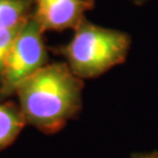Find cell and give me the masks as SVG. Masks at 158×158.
Returning <instances> with one entry per match:
<instances>
[{
    "mask_svg": "<svg viewBox=\"0 0 158 158\" xmlns=\"http://www.w3.org/2000/svg\"><path fill=\"white\" fill-rule=\"evenodd\" d=\"M83 82L66 62L47 63L17 89L27 124L52 135L76 118L82 109Z\"/></svg>",
    "mask_w": 158,
    "mask_h": 158,
    "instance_id": "cell-1",
    "label": "cell"
},
{
    "mask_svg": "<svg viewBox=\"0 0 158 158\" xmlns=\"http://www.w3.org/2000/svg\"><path fill=\"white\" fill-rule=\"evenodd\" d=\"M131 46L128 33L106 28L83 20L66 46L53 51L66 57L68 67L77 77L96 79L125 61Z\"/></svg>",
    "mask_w": 158,
    "mask_h": 158,
    "instance_id": "cell-2",
    "label": "cell"
},
{
    "mask_svg": "<svg viewBox=\"0 0 158 158\" xmlns=\"http://www.w3.org/2000/svg\"><path fill=\"white\" fill-rule=\"evenodd\" d=\"M44 32L33 12L21 26L8 52L0 83V101L14 95L23 82L47 64Z\"/></svg>",
    "mask_w": 158,
    "mask_h": 158,
    "instance_id": "cell-3",
    "label": "cell"
},
{
    "mask_svg": "<svg viewBox=\"0 0 158 158\" xmlns=\"http://www.w3.org/2000/svg\"><path fill=\"white\" fill-rule=\"evenodd\" d=\"M34 15L44 31L75 29L85 12L93 10L95 0H34Z\"/></svg>",
    "mask_w": 158,
    "mask_h": 158,
    "instance_id": "cell-4",
    "label": "cell"
},
{
    "mask_svg": "<svg viewBox=\"0 0 158 158\" xmlns=\"http://www.w3.org/2000/svg\"><path fill=\"white\" fill-rule=\"evenodd\" d=\"M27 124L19 106L13 102H0V151L10 147Z\"/></svg>",
    "mask_w": 158,
    "mask_h": 158,
    "instance_id": "cell-5",
    "label": "cell"
},
{
    "mask_svg": "<svg viewBox=\"0 0 158 158\" xmlns=\"http://www.w3.org/2000/svg\"><path fill=\"white\" fill-rule=\"evenodd\" d=\"M34 0H0V29L17 28L33 14Z\"/></svg>",
    "mask_w": 158,
    "mask_h": 158,
    "instance_id": "cell-6",
    "label": "cell"
},
{
    "mask_svg": "<svg viewBox=\"0 0 158 158\" xmlns=\"http://www.w3.org/2000/svg\"><path fill=\"white\" fill-rule=\"evenodd\" d=\"M21 26H19L17 28L0 29V83H1V80H2V74H4V69H5V63L7 55H8V52L11 49L12 44H13L15 36L19 33Z\"/></svg>",
    "mask_w": 158,
    "mask_h": 158,
    "instance_id": "cell-7",
    "label": "cell"
},
{
    "mask_svg": "<svg viewBox=\"0 0 158 158\" xmlns=\"http://www.w3.org/2000/svg\"><path fill=\"white\" fill-rule=\"evenodd\" d=\"M130 158H158V151H150V152H137L132 153Z\"/></svg>",
    "mask_w": 158,
    "mask_h": 158,
    "instance_id": "cell-8",
    "label": "cell"
},
{
    "mask_svg": "<svg viewBox=\"0 0 158 158\" xmlns=\"http://www.w3.org/2000/svg\"><path fill=\"white\" fill-rule=\"evenodd\" d=\"M131 4H134V5H137V6H142L144 5L145 2H148L149 0H129Z\"/></svg>",
    "mask_w": 158,
    "mask_h": 158,
    "instance_id": "cell-9",
    "label": "cell"
}]
</instances>
